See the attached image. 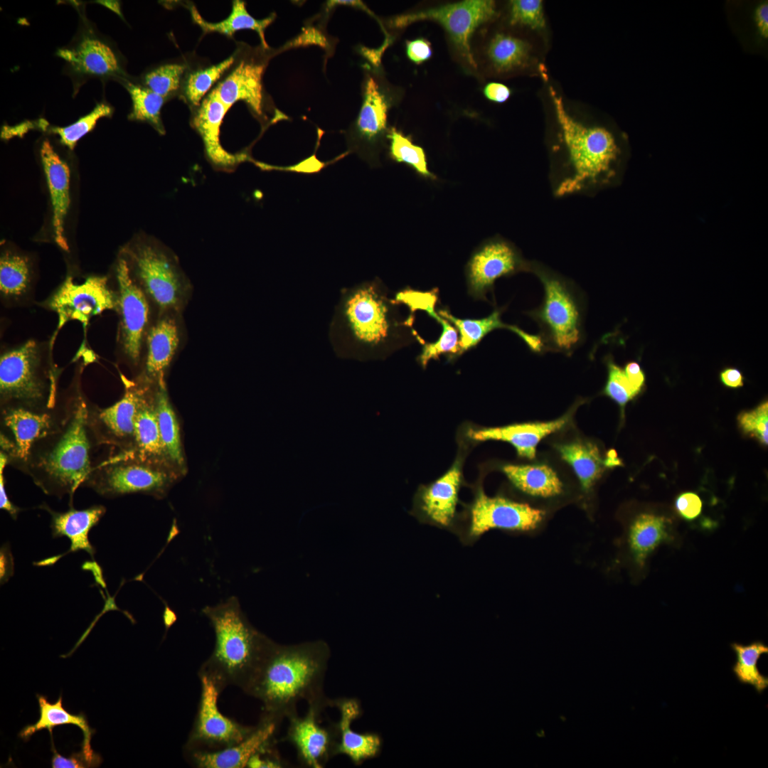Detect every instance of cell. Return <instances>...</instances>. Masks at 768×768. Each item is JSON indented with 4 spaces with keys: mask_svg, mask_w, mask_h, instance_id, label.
Wrapping results in <instances>:
<instances>
[{
    "mask_svg": "<svg viewBox=\"0 0 768 768\" xmlns=\"http://www.w3.org/2000/svg\"><path fill=\"white\" fill-rule=\"evenodd\" d=\"M548 91L551 112L545 141L553 195L592 196L615 186L623 174L617 136L594 116L576 112L553 85Z\"/></svg>",
    "mask_w": 768,
    "mask_h": 768,
    "instance_id": "obj_1",
    "label": "cell"
},
{
    "mask_svg": "<svg viewBox=\"0 0 768 768\" xmlns=\"http://www.w3.org/2000/svg\"><path fill=\"white\" fill-rule=\"evenodd\" d=\"M331 656L324 641L282 645L272 642L255 676L245 691L262 703V715L281 722L297 714L301 700L323 712L334 707L324 683Z\"/></svg>",
    "mask_w": 768,
    "mask_h": 768,
    "instance_id": "obj_2",
    "label": "cell"
},
{
    "mask_svg": "<svg viewBox=\"0 0 768 768\" xmlns=\"http://www.w3.org/2000/svg\"><path fill=\"white\" fill-rule=\"evenodd\" d=\"M78 380L67 395L65 415L58 427L32 447L23 473L46 494L61 498L70 506L75 491L83 485L93 465L95 446L88 424V407Z\"/></svg>",
    "mask_w": 768,
    "mask_h": 768,
    "instance_id": "obj_3",
    "label": "cell"
},
{
    "mask_svg": "<svg viewBox=\"0 0 768 768\" xmlns=\"http://www.w3.org/2000/svg\"><path fill=\"white\" fill-rule=\"evenodd\" d=\"M202 612L213 628L215 643L199 672L210 676L222 690L233 685L245 692L274 641L251 625L236 597L206 606Z\"/></svg>",
    "mask_w": 768,
    "mask_h": 768,
    "instance_id": "obj_4",
    "label": "cell"
},
{
    "mask_svg": "<svg viewBox=\"0 0 768 768\" xmlns=\"http://www.w3.org/2000/svg\"><path fill=\"white\" fill-rule=\"evenodd\" d=\"M529 272L540 282L544 296L538 308L526 314L538 324L545 352L570 356L585 337L582 292L570 279L539 261L530 260Z\"/></svg>",
    "mask_w": 768,
    "mask_h": 768,
    "instance_id": "obj_5",
    "label": "cell"
},
{
    "mask_svg": "<svg viewBox=\"0 0 768 768\" xmlns=\"http://www.w3.org/2000/svg\"><path fill=\"white\" fill-rule=\"evenodd\" d=\"M398 303L388 299L376 281L363 284L346 295L341 307L343 321L354 343L370 353H383L412 336L425 342L412 328L414 315L400 321Z\"/></svg>",
    "mask_w": 768,
    "mask_h": 768,
    "instance_id": "obj_6",
    "label": "cell"
},
{
    "mask_svg": "<svg viewBox=\"0 0 768 768\" xmlns=\"http://www.w3.org/2000/svg\"><path fill=\"white\" fill-rule=\"evenodd\" d=\"M56 382V370L44 360L37 343L29 340L0 357V407H53L58 401Z\"/></svg>",
    "mask_w": 768,
    "mask_h": 768,
    "instance_id": "obj_7",
    "label": "cell"
},
{
    "mask_svg": "<svg viewBox=\"0 0 768 768\" xmlns=\"http://www.w3.org/2000/svg\"><path fill=\"white\" fill-rule=\"evenodd\" d=\"M130 272L162 310H178L189 286L176 255L163 245L138 238L124 250Z\"/></svg>",
    "mask_w": 768,
    "mask_h": 768,
    "instance_id": "obj_8",
    "label": "cell"
},
{
    "mask_svg": "<svg viewBox=\"0 0 768 768\" xmlns=\"http://www.w3.org/2000/svg\"><path fill=\"white\" fill-rule=\"evenodd\" d=\"M546 40L538 35L507 26L493 31L482 48L484 64L493 76L530 75L548 80L543 48Z\"/></svg>",
    "mask_w": 768,
    "mask_h": 768,
    "instance_id": "obj_9",
    "label": "cell"
},
{
    "mask_svg": "<svg viewBox=\"0 0 768 768\" xmlns=\"http://www.w3.org/2000/svg\"><path fill=\"white\" fill-rule=\"evenodd\" d=\"M498 16L494 1L464 0L400 16L395 20V24L402 27L423 20L438 23L446 31L462 62L476 70L477 63L470 45L472 34L480 26L496 20Z\"/></svg>",
    "mask_w": 768,
    "mask_h": 768,
    "instance_id": "obj_10",
    "label": "cell"
},
{
    "mask_svg": "<svg viewBox=\"0 0 768 768\" xmlns=\"http://www.w3.org/2000/svg\"><path fill=\"white\" fill-rule=\"evenodd\" d=\"M170 483L164 467L116 454L93 466L82 486L110 498L135 493L159 497Z\"/></svg>",
    "mask_w": 768,
    "mask_h": 768,
    "instance_id": "obj_11",
    "label": "cell"
},
{
    "mask_svg": "<svg viewBox=\"0 0 768 768\" xmlns=\"http://www.w3.org/2000/svg\"><path fill=\"white\" fill-rule=\"evenodd\" d=\"M66 407L67 396L46 410L0 407V452L6 454L8 465L23 472L32 447L58 427Z\"/></svg>",
    "mask_w": 768,
    "mask_h": 768,
    "instance_id": "obj_12",
    "label": "cell"
},
{
    "mask_svg": "<svg viewBox=\"0 0 768 768\" xmlns=\"http://www.w3.org/2000/svg\"><path fill=\"white\" fill-rule=\"evenodd\" d=\"M530 262L508 240L496 235L485 240L472 252L465 266L467 293L476 300L489 302L495 282L519 272H529Z\"/></svg>",
    "mask_w": 768,
    "mask_h": 768,
    "instance_id": "obj_13",
    "label": "cell"
},
{
    "mask_svg": "<svg viewBox=\"0 0 768 768\" xmlns=\"http://www.w3.org/2000/svg\"><path fill=\"white\" fill-rule=\"evenodd\" d=\"M198 676L201 699L186 750H218L242 741L255 726L241 725L224 715L218 707V696L223 690L208 675L198 672Z\"/></svg>",
    "mask_w": 768,
    "mask_h": 768,
    "instance_id": "obj_14",
    "label": "cell"
},
{
    "mask_svg": "<svg viewBox=\"0 0 768 768\" xmlns=\"http://www.w3.org/2000/svg\"><path fill=\"white\" fill-rule=\"evenodd\" d=\"M150 385L142 380L138 383L127 382L123 396L112 405L101 408L89 403L88 424L95 446L117 448V454L131 453L136 417Z\"/></svg>",
    "mask_w": 768,
    "mask_h": 768,
    "instance_id": "obj_15",
    "label": "cell"
},
{
    "mask_svg": "<svg viewBox=\"0 0 768 768\" xmlns=\"http://www.w3.org/2000/svg\"><path fill=\"white\" fill-rule=\"evenodd\" d=\"M73 41L58 50L68 70L78 79L97 78L103 80L124 78L121 60L110 41L100 35L87 21H84Z\"/></svg>",
    "mask_w": 768,
    "mask_h": 768,
    "instance_id": "obj_16",
    "label": "cell"
},
{
    "mask_svg": "<svg viewBox=\"0 0 768 768\" xmlns=\"http://www.w3.org/2000/svg\"><path fill=\"white\" fill-rule=\"evenodd\" d=\"M48 307L58 318V332L69 321H80L86 329L93 316L109 309H117V295L108 286L105 277L92 276L78 284L67 277L48 301Z\"/></svg>",
    "mask_w": 768,
    "mask_h": 768,
    "instance_id": "obj_17",
    "label": "cell"
},
{
    "mask_svg": "<svg viewBox=\"0 0 768 768\" xmlns=\"http://www.w3.org/2000/svg\"><path fill=\"white\" fill-rule=\"evenodd\" d=\"M118 284L117 311L120 314V338L128 360L137 365L149 320V304L146 294L132 277L124 257L116 267Z\"/></svg>",
    "mask_w": 768,
    "mask_h": 768,
    "instance_id": "obj_18",
    "label": "cell"
},
{
    "mask_svg": "<svg viewBox=\"0 0 768 768\" xmlns=\"http://www.w3.org/2000/svg\"><path fill=\"white\" fill-rule=\"evenodd\" d=\"M545 512L531 506L478 491L471 508L469 536L478 538L492 529L530 530L542 521Z\"/></svg>",
    "mask_w": 768,
    "mask_h": 768,
    "instance_id": "obj_19",
    "label": "cell"
},
{
    "mask_svg": "<svg viewBox=\"0 0 768 768\" xmlns=\"http://www.w3.org/2000/svg\"><path fill=\"white\" fill-rule=\"evenodd\" d=\"M322 712L308 707L306 713L299 717L298 713L289 716L285 740L292 743L297 752L299 760L311 768H322L329 759L336 755L338 730L336 723L324 727L319 722Z\"/></svg>",
    "mask_w": 768,
    "mask_h": 768,
    "instance_id": "obj_20",
    "label": "cell"
},
{
    "mask_svg": "<svg viewBox=\"0 0 768 768\" xmlns=\"http://www.w3.org/2000/svg\"><path fill=\"white\" fill-rule=\"evenodd\" d=\"M281 722L261 715L252 732L242 741L227 748L208 751L188 752L192 763L199 768H243L249 759L262 747L272 742Z\"/></svg>",
    "mask_w": 768,
    "mask_h": 768,
    "instance_id": "obj_21",
    "label": "cell"
},
{
    "mask_svg": "<svg viewBox=\"0 0 768 768\" xmlns=\"http://www.w3.org/2000/svg\"><path fill=\"white\" fill-rule=\"evenodd\" d=\"M228 110L212 90L202 102L192 121L202 138L209 161L215 169L225 171H231L245 157L228 153L220 144V125Z\"/></svg>",
    "mask_w": 768,
    "mask_h": 768,
    "instance_id": "obj_22",
    "label": "cell"
},
{
    "mask_svg": "<svg viewBox=\"0 0 768 768\" xmlns=\"http://www.w3.org/2000/svg\"><path fill=\"white\" fill-rule=\"evenodd\" d=\"M571 412L550 422L513 424L498 427L471 429L470 439L476 441L499 440L511 444L521 457L533 459L538 443L546 436L562 429L570 420Z\"/></svg>",
    "mask_w": 768,
    "mask_h": 768,
    "instance_id": "obj_23",
    "label": "cell"
},
{
    "mask_svg": "<svg viewBox=\"0 0 768 768\" xmlns=\"http://www.w3.org/2000/svg\"><path fill=\"white\" fill-rule=\"evenodd\" d=\"M40 156L46 176L53 206L55 240L63 250L68 246L64 235V220L70 204V169L67 163L56 152L50 142L44 140L40 148Z\"/></svg>",
    "mask_w": 768,
    "mask_h": 768,
    "instance_id": "obj_24",
    "label": "cell"
},
{
    "mask_svg": "<svg viewBox=\"0 0 768 768\" xmlns=\"http://www.w3.org/2000/svg\"><path fill=\"white\" fill-rule=\"evenodd\" d=\"M340 718L336 723L338 730L336 754L347 756L354 764L375 757L381 747L380 737L373 733H358L351 727V723L361 715L359 703L353 698L334 700Z\"/></svg>",
    "mask_w": 768,
    "mask_h": 768,
    "instance_id": "obj_25",
    "label": "cell"
},
{
    "mask_svg": "<svg viewBox=\"0 0 768 768\" xmlns=\"http://www.w3.org/2000/svg\"><path fill=\"white\" fill-rule=\"evenodd\" d=\"M39 508L51 516L50 528L53 538L65 536L70 541L69 551L83 550L94 557L95 550L89 540L88 534L105 514L104 506L94 505L82 510L75 509L72 506L65 512L55 511L46 503Z\"/></svg>",
    "mask_w": 768,
    "mask_h": 768,
    "instance_id": "obj_26",
    "label": "cell"
},
{
    "mask_svg": "<svg viewBox=\"0 0 768 768\" xmlns=\"http://www.w3.org/2000/svg\"><path fill=\"white\" fill-rule=\"evenodd\" d=\"M179 331L176 320L166 316L159 319L146 334V356L140 380L156 384L164 378L179 344Z\"/></svg>",
    "mask_w": 768,
    "mask_h": 768,
    "instance_id": "obj_27",
    "label": "cell"
},
{
    "mask_svg": "<svg viewBox=\"0 0 768 768\" xmlns=\"http://www.w3.org/2000/svg\"><path fill=\"white\" fill-rule=\"evenodd\" d=\"M154 385L149 387L142 399L135 420L133 449L126 456L164 467L168 460L155 408Z\"/></svg>",
    "mask_w": 768,
    "mask_h": 768,
    "instance_id": "obj_28",
    "label": "cell"
},
{
    "mask_svg": "<svg viewBox=\"0 0 768 768\" xmlns=\"http://www.w3.org/2000/svg\"><path fill=\"white\" fill-rule=\"evenodd\" d=\"M461 475L460 464L456 462L447 473L421 491L420 508L432 523L447 526L453 521L458 502Z\"/></svg>",
    "mask_w": 768,
    "mask_h": 768,
    "instance_id": "obj_29",
    "label": "cell"
},
{
    "mask_svg": "<svg viewBox=\"0 0 768 768\" xmlns=\"http://www.w3.org/2000/svg\"><path fill=\"white\" fill-rule=\"evenodd\" d=\"M265 66L241 61L218 86L213 89L220 100L229 109L236 102L248 104L258 115L262 114V76Z\"/></svg>",
    "mask_w": 768,
    "mask_h": 768,
    "instance_id": "obj_30",
    "label": "cell"
},
{
    "mask_svg": "<svg viewBox=\"0 0 768 768\" xmlns=\"http://www.w3.org/2000/svg\"><path fill=\"white\" fill-rule=\"evenodd\" d=\"M37 697L40 718L36 723L26 726L19 733L20 737L26 740L42 729H48L52 736L53 728L55 726L66 724L78 726L82 730L84 736L82 751L88 759L98 767L102 762V758L92 750L90 745L92 735L95 733V730L89 726L85 715H74L65 710L62 705L61 695L54 703L48 701L45 696L37 695Z\"/></svg>",
    "mask_w": 768,
    "mask_h": 768,
    "instance_id": "obj_31",
    "label": "cell"
},
{
    "mask_svg": "<svg viewBox=\"0 0 768 768\" xmlns=\"http://www.w3.org/2000/svg\"><path fill=\"white\" fill-rule=\"evenodd\" d=\"M668 519L650 513L638 516L629 531V545L634 561L639 567L645 565L649 555L661 543L669 540Z\"/></svg>",
    "mask_w": 768,
    "mask_h": 768,
    "instance_id": "obj_32",
    "label": "cell"
},
{
    "mask_svg": "<svg viewBox=\"0 0 768 768\" xmlns=\"http://www.w3.org/2000/svg\"><path fill=\"white\" fill-rule=\"evenodd\" d=\"M503 471L511 482L521 491L534 496L552 497L562 491V484L557 474L543 464H508Z\"/></svg>",
    "mask_w": 768,
    "mask_h": 768,
    "instance_id": "obj_33",
    "label": "cell"
},
{
    "mask_svg": "<svg viewBox=\"0 0 768 768\" xmlns=\"http://www.w3.org/2000/svg\"><path fill=\"white\" fill-rule=\"evenodd\" d=\"M388 108L387 100L376 81L368 78L356 123L358 134L362 139L374 143L383 135L387 129Z\"/></svg>",
    "mask_w": 768,
    "mask_h": 768,
    "instance_id": "obj_34",
    "label": "cell"
},
{
    "mask_svg": "<svg viewBox=\"0 0 768 768\" xmlns=\"http://www.w3.org/2000/svg\"><path fill=\"white\" fill-rule=\"evenodd\" d=\"M154 402L160 435L168 461L183 466L182 452L178 422L168 395L164 378L154 385Z\"/></svg>",
    "mask_w": 768,
    "mask_h": 768,
    "instance_id": "obj_35",
    "label": "cell"
},
{
    "mask_svg": "<svg viewBox=\"0 0 768 768\" xmlns=\"http://www.w3.org/2000/svg\"><path fill=\"white\" fill-rule=\"evenodd\" d=\"M191 14L193 20L204 32H218L232 38L237 31L252 29L260 36L263 47L268 48L265 38V30L272 22L274 15L261 20L255 19L247 11L245 4L242 1H233L230 15L217 23L206 21L194 6L191 7Z\"/></svg>",
    "mask_w": 768,
    "mask_h": 768,
    "instance_id": "obj_36",
    "label": "cell"
},
{
    "mask_svg": "<svg viewBox=\"0 0 768 768\" xmlns=\"http://www.w3.org/2000/svg\"><path fill=\"white\" fill-rule=\"evenodd\" d=\"M557 449L574 470L582 489L588 491L601 476L604 465L597 447L590 442H575L558 445Z\"/></svg>",
    "mask_w": 768,
    "mask_h": 768,
    "instance_id": "obj_37",
    "label": "cell"
},
{
    "mask_svg": "<svg viewBox=\"0 0 768 768\" xmlns=\"http://www.w3.org/2000/svg\"><path fill=\"white\" fill-rule=\"evenodd\" d=\"M505 308L496 307L486 317L459 319L452 315L447 309L438 310V314L452 323L460 334L458 357L466 351L475 348L490 332L500 329L511 330V325L502 321L501 314Z\"/></svg>",
    "mask_w": 768,
    "mask_h": 768,
    "instance_id": "obj_38",
    "label": "cell"
},
{
    "mask_svg": "<svg viewBox=\"0 0 768 768\" xmlns=\"http://www.w3.org/2000/svg\"><path fill=\"white\" fill-rule=\"evenodd\" d=\"M730 647L735 654L732 670L737 681L762 693L768 687V677L759 671L757 663L762 655L768 654V646L756 641L749 644L732 643Z\"/></svg>",
    "mask_w": 768,
    "mask_h": 768,
    "instance_id": "obj_39",
    "label": "cell"
},
{
    "mask_svg": "<svg viewBox=\"0 0 768 768\" xmlns=\"http://www.w3.org/2000/svg\"><path fill=\"white\" fill-rule=\"evenodd\" d=\"M121 82L129 93L132 102V109L128 115V119L133 121L146 122L160 134H164L165 129L161 118V110L165 97L143 85L133 83L126 78Z\"/></svg>",
    "mask_w": 768,
    "mask_h": 768,
    "instance_id": "obj_40",
    "label": "cell"
},
{
    "mask_svg": "<svg viewBox=\"0 0 768 768\" xmlns=\"http://www.w3.org/2000/svg\"><path fill=\"white\" fill-rule=\"evenodd\" d=\"M508 26L540 36L547 41L548 21L541 0H511L508 2Z\"/></svg>",
    "mask_w": 768,
    "mask_h": 768,
    "instance_id": "obj_41",
    "label": "cell"
},
{
    "mask_svg": "<svg viewBox=\"0 0 768 768\" xmlns=\"http://www.w3.org/2000/svg\"><path fill=\"white\" fill-rule=\"evenodd\" d=\"M31 267L26 257L11 252L0 259V291L6 297H18L28 289Z\"/></svg>",
    "mask_w": 768,
    "mask_h": 768,
    "instance_id": "obj_42",
    "label": "cell"
},
{
    "mask_svg": "<svg viewBox=\"0 0 768 768\" xmlns=\"http://www.w3.org/2000/svg\"><path fill=\"white\" fill-rule=\"evenodd\" d=\"M387 137L390 139V157L398 163H403L412 168L421 177L437 179L428 168L424 149L414 144L409 137L405 136L395 128H391Z\"/></svg>",
    "mask_w": 768,
    "mask_h": 768,
    "instance_id": "obj_43",
    "label": "cell"
},
{
    "mask_svg": "<svg viewBox=\"0 0 768 768\" xmlns=\"http://www.w3.org/2000/svg\"><path fill=\"white\" fill-rule=\"evenodd\" d=\"M114 112L113 107L106 102H101L88 114L81 117L76 122L65 127H50L46 130L59 137L60 143L73 150L77 142L95 127L97 121L103 117H110ZM44 128V129H45Z\"/></svg>",
    "mask_w": 768,
    "mask_h": 768,
    "instance_id": "obj_44",
    "label": "cell"
},
{
    "mask_svg": "<svg viewBox=\"0 0 768 768\" xmlns=\"http://www.w3.org/2000/svg\"><path fill=\"white\" fill-rule=\"evenodd\" d=\"M429 316L441 324L442 331L437 341L425 343L417 356V361L423 368L427 367L430 360H437L444 353L449 354V359H455L458 358L459 351L457 329L449 321L440 316L435 310L431 311Z\"/></svg>",
    "mask_w": 768,
    "mask_h": 768,
    "instance_id": "obj_45",
    "label": "cell"
},
{
    "mask_svg": "<svg viewBox=\"0 0 768 768\" xmlns=\"http://www.w3.org/2000/svg\"><path fill=\"white\" fill-rule=\"evenodd\" d=\"M235 58L230 56L218 64L189 74L185 85V96L194 106H198L202 97L213 84L233 64Z\"/></svg>",
    "mask_w": 768,
    "mask_h": 768,
    "instance_id": "obj_46",
    "label": "cell"
},
{
    "mask_svg": "<svg viewBox=\"0 0 768 768\" xmlns=\"http://www.w3.org/2000/svg\"><path fill=\"white\" fill-rule=\"evenodd\" d=\"M605 363L608 377L603 393L623 408L628 402L636 398L641 390L629 381L624 368L617 365L611 356L605 357Z\"/></svg>",
    "mask_w": 768,
    "mask_h": 768,
    "instance_id": "obj_47",
    "label": "cell"
},
{
    "mask_svg": "<svg viewBox=\"0 0 768 768\" xmlns=\"http://www.w3.org/2000/svg\"><path fill=\"white\" fill-rule=\"evenodd\" d=\"M186 66L181 64H166L146 73L142 85L155 93L166 97L178 90Z\"/></svg>",
    "mask_w": 768,
    "mask_h": 768,
    "instance_id": "obj_48",
    "label": "cell"
},
{
    "mask_svg": "<svg viewBox=\"0 0 768 768\" xmlns=\"http://www.w3.org/2000/svg\"><path fill=\"white\" fill-rule=\"evenodd\" d=\"M737 420L744 433L757 438L760 443L767 445L768 403L767 400L754 410L742 412L738 415Z\"/></svg>",
    "mask_w": 768,
    "mask_h": 768,
    "instance_id": "obj_49",
    "label": "cell"
},
{
    "mask_svg": "<svg viewBox=\"0 0 768 768\" xmlns=\"http://www.w3.org/2000/svg\"><path fill=\"white\" fill-rule=\"evenodd\" d=\"M676 508L680 516L686 520L696 518L702 511L703 503L700 497L695 493L686 492L678 496L675 503Z\"/></svg>",
    "mask_w": 768,
    "mask_h": 768,
    "instance_id": "obj_50",
    "label": "cell"
},
{
    "mask_svg": "<svg viewBox=\"0 0 768 768\" xmlns=\"http://www.w3.org/2000/svg\"><path fill=\"white\" fill-rule=\"evenodd\" d=\"M270 742L255 753L249 759L247 767L250 768L283 767L284 764Z\"/></svg>",
    "mask_w": 768,
    "mask_h": 768,
    "instance_id": "obj_51",
    "label": "cell"
},
{
    "mask_svg": "<svg viewBox=\"0 0 768 768\" xmlns=\"http://www.w3.org/2000/svg\"><path fill=\"white\" fill-rule=\"evenodd\" d=\"M51 745V750L53 754L51 760L53 768L96 767V765L87 758L82 750L80 752L73 754L69 757H64L55 750L52 737Z\"/></svg>",
    "mask_w": 768,
    "mask_h": 768,
    "instance_id": "obj_52",
    "label": "cell"
},
{
    "mask_svg": "<svg viewBox=\"0 0 768 768\" xmlns=\"http://www.w3.org/2000/svg\"><path fill=\"white\" fill-rule=\"evenodd\" d=\"M406 53L411 61L420 65L431 58L432 54L431 43L422 38L407 41Z\"/></svg>",
    "mask_w": 768,
    "mask_h": 768,
    "instance_id": "obj_53",
    "label": "cell"
},
{
    "mask_svg": "<svg viewBox=\"0 0 768 768\" xmlns=\"http://www.w3.org/2000/svg\"><path fill=\"white\" fill-rule=\"evenodd\" d=\"M6 465H8L7 457L4 453L0 452V508L7 511L11 518L16 520L21 508L9 500L6 492L4 472Z\"/></svg>",
    "mask_w": 768,
    "mask_h": 768,
    "instance_id": "obj_54",
    "label": "cell"
},
{
    "mask_svg": "<svg viewBox=\"0 0 768 768\" xmlns=\"http://www.w3.org/2000/svg\"><path fill=\"white\" fill-rule=\"evenodd\" d=\"M484 95L489 100L503 103L507 101L511 95V89L501 82H489L484 88Z\"/></svg>",
    "mask_w": 768,
    "mask_h": 768,
    "instance_id": "obj_55",
    "label": "cell"
},
{
    "mask_svg": "<svg viewBox=\"0 0 768 768\" xmlns=\"http://www.w3.org/2000/svg\"><path fill=\"white\" fill-rule=\"evenodd\" d=\"M624 370L629 381L639 390L645 384V374L639 363L636 361H629L626 363Z\"/></svg>",
    "mask_w": 768,
    "mask_h": 768,
    "instance_id": "obj_56",
    "label": "cell"
},
{
    "mask_svg": "<svg viewBox=\"0 0 768 768\" xmlns=\"http://www.w3.org/2000/svg\"><path fill=\"white\" fill-rule=\"evenodd\" d=\"M720 379L726 387L737 388L744 385L742 372L736 368H726L720 373Z\"/></svg>",
    "mask_w": 768,
    "mask_h": 768,
    "instance_id": "obj_57",
    "label": "cell"
},
{
    "mask_svg": "<svg viewBox=\"0 0 768 768\" xmlns=\"http://www.w3.org/2000/svg\"><path fill=\"white\" fill-rule=\"evenodd\" d=\"M14 574V562L9 547L1 548V582L4 583Z\"/></svg>",
    "mask_w": 768,
    "mask_h": 768,
    "instance_id": "obj_58",
    "label": "cell"
},
{
    "mask_svg": "<svg viewBox=\"0 0 768 768\" xmlns=\"http://www.w3.org/2000/svg\"><path fill=\"white\" fill-rule=\"evenodd\" d=\"M755 21L761 36L764 38L768 37V4L767 1L760 4L755 11Z\"/></svg>",
    "mask_w": 768,
    "mask_h": 768,
    "instance_id": "obj_59",
    "label": "cell"
},
{
    "mask_svg": "<svg viewBox=\"0 0 768 768\" xmlns=\"http://www.w3.org/2000/svg\"><path fill=\"white\" fill-rule=\"evenodd\" d=\"M604 463V466L608 467L620 465L622 464L620 459L617 457V452L614 449L609 451L607 458Z\"/></svg>",
    "mask_w": 768,
    "mask_h": 768,
    "instance_id": "obj_60",
    "label": "cell"
},
{
    "mask_svg": "<svg viewBox=\"0 0 768 768\" xmlns=\"http://www.w3.org/2000/svg\"><path fill=\"white\" fill-rule=\"evenodd\" d=\"M164 619L166 629H168L176 620L175 614L169 607H166L165 609Z\"/></svg>",
    "mask_w": 768,
    "mask_h": 768,
    "instance_id": "obj_61",
    "label": "cell"
},
{
    "mask_svg": "<svg viewBox=\"0 0 768 768\" xmlns=\"http://www.w3.org/2000/svg\"><path fill=\"white\" fill-rule=\"evenodd\" d=\"M105 3L106 4H105V5H106L109 8H111L114 11H115L117 14H118L119 16H122L121 12H120V9L119 7V4H117L116 2L114 3L113 1H111V3L110 2L108 3V1H105Z\"/></svg>",
    "mask_w": 768,
    "mask_h": 768,
    "instance_id": "obj_62",
    "label": "cell"
}]
</instances>
